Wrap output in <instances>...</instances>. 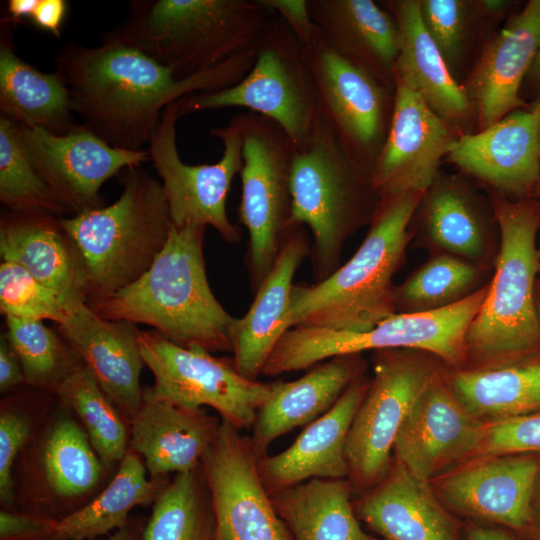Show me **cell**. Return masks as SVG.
Returning <instances> with one entry per match:
<instances>
[{
  "instance_id": "57",
  "label": "cell",
  "mask_w": 540,
  "mask_h": 540,
  "mask_svg": "<svg viewBox=\"0 0 540 540\" xmlns=\"http://www.w3.org/2000/svg\"><path fill=\"white\" fill-rule=\"evenodd\" d=\"M538 272L540 274V247L538 249Z\"/></svg>"
},
{
  "instance_id": "53",
  "label": "cell",
  "mask_w": 540,
  "mask_h": 540,
  "mask_svg": "<svg viewBox=\"0 0 540 540\" xmlns=\"http://www.w3.org/2000/svg\"><path fill=\"white\" fill-rule=\"evenodd\" d=\"M529 74L535 82L540 83V46L536 53L533 64L529 70Z\"/></svg>"
},
{
  "instance_id": "20",
  "label": "cell",
  "mask_w": 540,
  "mask_h": 540,
  "mask_svg": "<svg viewBox=\"0 0 540 540\" xmlns=\"http://www.w3.org/2000/svg\"><path fill=\"white\" fill-rule=\"evenodd\" d=\"M59 330L129 423L143 403L139 330L100 317L87 303L73 307Z\"/></svg>"
},
{
  "instance_id": "7",
  "label": "cell",
  "mask_w": 540,
  "mask_h": 540,
  "mask_svg": "<svg viewBox=\"0 0 540 540\" xmlns=\"http://www.w3.org/2000/svg\"><path fill=\"white\" fill-rule=\"evenodd\" d=\"M291 226L313 235L315 283L340 267L346 240L370 224L381 195L371 172L342 147L321 115L306 144L295 150Z\"/></svg>"
},
{
  "instance_id": "16",
  "label": "cell",
  "mask_w": 540,
  "mask_h": 540,
  "mask_svg": "<svg viewBox=\"0 0 540 540\" xmlns=\"http://www.w3.org/2000/svg\"><path fill=\"white\" fill-rule=\"evenodd\" d=\"M18 129L32 165L71 216L104 206L103 183L150 160L146 149L113 147L81 124L65 134L38 127Z\"/></svg>"
},
{
  "instance_id": "17",
  "label": "cell",
  "mask_w": 540,
  "mask_h": 540,
  "mask_svg": "<svg viewBox=\"0 0 540 540\" xmlns=\"http://www.w3.org/2000/svg\"><path fill=\"white\" fill-rule=\"evenodd\" d=\"M393 82L391 121L371 170L373 182L381 196L426 192L461 133L425 103L407 78L393 72Z\"/></svg>"
},
{
  "instance_id": "32",
  "label": "cell",
  "mask_w": 540,
  "mask_h": 540,
  "mask_svg": "<svg viewBox=\"0 0 540 540\" xmlns=\"http://www.w3.org/2000/svg\"><path fill=\"white\" fill-rule=\"evenodd\" d=\"M416 212L430 244L442 253L484 266L489 256L490 217L463 180L438 176Z\"/></svg>"
},
{
  "instance_id": "4",
  "label": "cell",
  "mask_w": 540,
  "mask_h": 540,
  "mask_svg": "<svg viewBox=\"0 0 540 540\" xmlns=\"http://www.w3.org/2000/svg\"><path fill=\"white\" fill-rule=\"evenodd\" d=\"M101 40L146 54L179 78L254 49L273 16L260 0H132Z\"/></svg>"
},
{
  "instance_id": "40",
  "label": "cell",
  "mask_w": 540,
  "mask_h": 540,
  "mask_svg": "<svg viewBox=\"0 0 540 540\" xmlns=\"http://www.w3.org/2000/svg\"><path fill=\"white\" fill-rule=\"evenodd\" d=\"M6 338L20 360L26 384L51 392L84 366L64 339L39 320L6 317Z\"/></svg>"
},
{
  "instance_id": "31",
  "label": "cell",
  "mask_w": 540,
  "mask_h": 540,
  "mask_svg": "<svg viewBox=\"0 0 540 540\" xmlns=\"http://www.w3.org/2000/svg\"><path fill=\"white\" fill-rule=\"evenodd\" d=\"M357 513L384 540H459L456 522L433 495L427 481L397 461L361 499Z\"/></svg>"
},
{
  "instance_id": "51",
  "label": "cell",
  "mask_w": 540,
  "mask_h": 540,
  "mask_svg": "<svg viewBox=\"0 0 540 540\" xmlns=\"http://www.w3.org/2000/svg\"><path fill=\"white\" fill-rule=\"evenodd\" d=\"M467 540H515L506 532L478 525H471L467 529Z\"/></svg>"
},
{
  "instance_id": "21",
  "label": "cell",
  "mask_w": 540,
  "mask_h": 540,
  "mask_svg": "<svg viewBox=\"0 0 540 540\" xmlns=\"http://www.w3.org/2000/svg\"><path fill=\"white\" fill-rule=\"evenodd\" d=\"M539 46L540 0H532L485 46L463 85L478 131L524 105L519 88Z\"/></svg>"
},
{
  "instance_id": "6",
  "label": "cell",
  "mask_w": 540,
  "mask_h": 540,
  "mask_svg": "<svg viewBox=\"0 0 540 540\" xmlns=\"http://www.w3.org/2000/svg\"><path fill=\"white\" fill-rule=\"evenodd\" d=\"M117 201L60 223L87 274V301L110 296L139 279L164 248L172 219L160 181L140 166L121 171Z\"/></svg>"
},
{
  "instance_id": "58",
  "label": "cell",
  "mask_w": 540,
  "mask_h": 540,
  "mask_svg": "<svg viewBox=\"0 0 540 540\" xmlns=\"http://www.w3.org/2000/svg\"><path fill=\"white\" fill-rule=\"evenodd\" d=\"M540 182V181H539Z\"/></svg>"
},
{
  "instance_id": "19",
  "label": "cell",
  "mask_w": 540,
  "mask_h": 540,
  "mask_svg": "<svg viewBox=\"0 0 540 540\" xmlns=\"http://www.w3.org/2000/svg\"><path fill=\"white\" fill-rule=\"evenodd\" d=\"M483 426L438 376L420 395L396 437L393 453L417 478L428 481L479 447Z\"/></svg>"
},
{
  "instance_id": "43",
  "label": "cell",
  "mask_w": 540,
  "mask_h": 540,
  "mask_svg": "<svg viewBox=\"0 0 540 540\" xmlns=\"http://www.w3.org/2000/svg\"><path fill=\"white\" fill-rule=\"evenodd\" d=\"M479 1L420 0V13L426 31L452 71L459 63Z\"/></svg>"
},
{
  "instance_id": "56",
  "label": "cell",
  "mask_w": 540,
  "mask_h": 540,
  "mask_svg": "<svg viewBox=\"0 0 540 540\" xmlns=\"http://www.w3.org/2000/svg\"><path fill=\"white\" fill-rule=\"evenodd\" d=\"M537 305H538V312H539V315H540V290H539L538 295H537Z\"/></svg>"
},
{
  "instance_id": "36",
  "label": "cell",
  "mask_w": 540,
  "mask_h": 540,
  "mask_svg": "<svg viewBox=\"0 0 540 540\" xmlns=\"http://www.w3.org/2000/svg\"><path fill=\"white\" fill-rule=\"evenodd\" d=\"M450 388L475 417L527 415L540 410V362L458 370L451 377Z\"/></svg>"
},
{
  "instance_id": "14",
  "label": "cell",
  "mask_w": 540,
  "mask_h": 540,
  "mask_svg": "<svg viewBox=\"0 0 540 540\" xmlns=\"http://www.w3.org/2000/svg\"><path fill=\"white\" fill-rule=\"evenodd\" d=\"M303 50L322 119L345 151L371 172L389 130L394 88L333 51L319 32Z\"/></svg>"
},
{
  "instance_id": "11",
  "label": "cell",
  "mask_w": 540,
  "mask_h": 540,
  "mask_svg": "<svg viewBox=\"0 0 540 540\" xmlns=\"http://www.w3.org/2000/svg\"><path fill=\"white\" fill-rule=\"evenodd\" d=\"M139 346L154 384L143 396L186 409L209 406L237 429L252 428L271 384L241 375L233 360L179 346L157 331H139Z\"/></svg>"
},
{
  "instance_id": "1",
  "label": "cell",
  "mask_w": 540,
  "mask_h": 540,
  "mask_svg": "<svg viewBox=\"0 0 540 540\" xmlns=\"http://www.w3.org/2000/svg\"><path fill=\"white\" fill-rule=\"evenodd\" d=\"M101 43L97 47L67 43L54 58L55 71L80 124L109 145L126 150L148 147L167 105L190 94L237 84L255 60L254 48L179 79L133 47Z\"/></svg>"
},
{
  "instance_id": "38",
  "label": "cell",
  "mask_w": 540,
  "mask_h": 540,
  "mask_svg": "<svg viewBox=\"0 0 540 540\" xmlns=\"http://www.w3.org/2000/svg\"><path fill=\"white\" fill-rule=\"evenodd\" d=\"M53 394L78 417L103 465L120 463L129 450V423L90 371L83 366Z\"/></svg>"
},
{
  "instance_id": "13",
  "label": "cell",
  "mask_w": 540,
  "mask_h": 540,
  "mask_svg": "<svg viewBox=\"0 0 540 540\" xmlns=\"http://www.w3.org/2000/svg\"><path fill=\"white\" fill-rule=\"evenodd\" d=\"M438 376L435 366L413 349L376 351L374 377L346 443L348 476L356 486L374 487L386 477L405 418Z\"/></svg>"
},
{
  "instance_id": "9",
  "label": "cell",
  "mask_w": 540,
  "mask_h": 540,
  "mask_svg": "<svg viewBox=\"0 0 540 540\" xmlns=\"http://www.w3.org/2000/svg\"><path fill=\"white\" fill-rule=\"evenodd\" d=\"M179 116L243 107L270 118L303 147L320 117L315 86L303 45L273 14L255 47L250 71L235 85L187 95L176 101Z\"/></svg>"
},
{
  "instance_id": "34",
  "label": "cell",
  "mask_w": 540,
  "mask_h": 540,
  "mask_svg": "<svg viewBox=\"0 0 540 540\" xmlns=\"http://www.w3.org/2000/svg\"><path fill=\"white\" fill-rule=\"evenodd\" d=\"M270 495L292 540H377L361 527L345 478H312Z\"/></svg>"
},
{
  "instance_id": "46",
  "label": "cell",
  "mask_w": 540,
  "mask_h": 540,
  "mask_svg": "<svg viewBox=\"0 0 540 540\" xmlns=\"http://www.w3.org/2000/svg\"><path fill=\"white\" fill-rule=\"evenodd\" d=\"M58 520L29 512H0V540H52Z\"/></svg>"
},
{
  "instance_id": "35",
  "label": "cell",
  "mask_w": 540,
  "mask_h": 540,
  "mask_svg": "<svg viewBox=\"0 0 540 540\" xmlns=\"http://www.w3.org/2000/svg\"><path fill=\"white\" fill-rule=\"evenodd\" d=\"M168 481L148 477L142 458L128 450L109 484L90 502L58 520L52 540H87L121 529L130 511L155 502Z\"/></svg>"
},
{
  "instance_id": "26",
  "label": "cell",
  "mask_w": 540,
  "mask_h": 540,
  "mask_svg": "<svg viewBox=\"0 0 540 540\" xmlns=\"http://www.w3.org/2000/svg\"><path fill=\"white\" fill-rule=\"evenodd\" d=\"M220 424L202 408L186 409L143 396L129 422V449L142 458L151 478L186 473L201 465Z\"/></svg>"
},
{
  "instance_id": "25",
  "label": "cell",
  "mask_w": 540,
  "mask_h": 540,
  "mask_svg": "<svg viewBox=\"0 0 540 540\" xmlns=\"http://www.w3.org/2000/svg\"><path fill=\"white\" fill-rule=\"evenodd\" d=\"M71 414L65 408L48 422L32 458L34 514L41 515L44 508L43 515L48 516V509H52L56 520L57 509L66 508L69 514L70 508L77 510L76 504L97 489L106 469Z\"/></svg>"
},
{
  "instance_id": "18",
  "label": "cell",
  "mask_w": 540,
  "mask_h": 540,
  "mask_svg": "<svg viewBox=\"0 0 540 540\" xmlns=\"http://www.w3.org/2000/svg\"><path fill=\"white\" fill-rule=\"evenodd\" d=\"M448 159L495 193L524 197L540 181V99L476 133L461 134Z\"/></svg>"
},
{
  "instance_id": "54",
  "label": "cell",
  "mask_w": 540,
  "mask_h": 540,
  "mask_svg": "<svg viewBox=\"0 0 540 540\" xmlns=\"http://www.w3.org/2000/svg\"><path fill=\"white\" fill-rule=\"evenodd\" d=\"M536 516L540 522V489L537 493V496H534L533 506H532V518Z\"/></svg>"
},
{
  "instance_id": "42",
  "label": "cell",
  "mask_w": 540,
  "mask_h": 540,
  "mask_svg": "<svg viewBox=\"0 0 540 540\" xmlns=\"http://www.w3.org/2000/svg\"><path fill=\"white\" fill-rule=\"evenodd\" d=\"M75 306L20 265L1 262L0 311L5 318L51 320L60 325Z\"/></svg>"
},
{
  "instance_id": "28",
  "label": "cell",
  "mask_w": 540,
  "mask_h": 540,
  "mask_svg": "<svg viewBox=\"0 0 540 540\" xmlns=\"http://www.w3.org/2000/svg\"><path fill=\"white\" fill-rule=\"evenodd\" d=\"M363 368L359 354L342 355L309 368L302 377L271 384L249 439L260 458L270 444L290 430L307 426L326 413L357 379Z\"/></svg>"
},
{
  "instance_id": "47",
  "label": "cell",
  "mask_w": 540,
  "mask_h": 540,
  "mask_svg": "<svg viewBox=\"0 0 540 540\" xmlns=\"http://www.w3.org/2000/svg\"><path fill=\"white\" fill-rule=\"evenodd\" d=\"M260 2L285 22L302 45L317 37L318 30L310 15L307 0H260Z\"/></svg>"
},
{
  "instance_id": "44",
  "label": "cell",
  "mask_w": 540,
  "mask_h": 540,
  "mask_svg": "<svg viewBox=\"0 0 540 540\" xmlns=\"http://www.w3.org/2000/svg\"><path fill=\"white\" fill-rule=\"evenodd\" d=\"M35 431L32 411L20 400H3L0 410V499L5 509L15 505L13 465Z\"/></svg>"
},
{
  "instance_id": "5",
  "label": "cell",
  "mask_w": 540,
  "mask_h": 540,
  "mask_svg": "<svg viewBox=\"0 0 540 540\" xmlns=\"http://www.w3.org/2000/svg\"><path fill=\"white\" fill-rule=\"evenodd\" d=\"M490 204L500 243L487 294L466 334V360L477 365L472 369L515 364L540 350L535 295L540 209L532 201H510L497 193Z\"/></svg>"
},
{
  "instance_id": "15",
  "label": "cell",
  "mask_w": 540,
  "mask_h": 540,
  "mask_svg": "<svg viewBox=\"0 0 540 540\" xmlns=\"http://www.w3.org/2000/svg\"><path fill=\"white\" fill-rule=\"evenodd\" d=\"M258 459L250 440L221 420L201 462L216 540H292L261 479Z\"/></svg>"
},
{
  "instance_id": "22",
  "label": "cell",
  "mask_w": 540,
  "mask_h": 540,
  "mask_svg": "<svg viewBox=\"0 0 540 540\" xmlns=\"http://www.w3.org/2000/svg\"><path fill=\"white\" fill-rule=\"evenodd\" d=\"M369 384L368 380L357 379L288 448L258 459L261 479L270 494L312 478L337 479L349 475L347 438Z\"/></svg>"
},
{
  "instance_id": "8",
  "label": "cell",
  "mask_w": 540,
  "mask_h": 540,
  "mask_svg": "<svg viewBox=\"0 0 540 540\" xmlns=\"http://www.w3.org/2000/svg\"><path fill=\"white\" fill-rule=\"evenodd\" d=\"M487 289L488 284L460 302L438 310L396 313L365 332L291 328L275 346L262 375L277 376L308 369L335 356L388 349L419 350L448 365L460 366L466 361L468 328Z\"/></svg>"
},
{
  "instance_id": "24",
  "label": "cell",
  "mask_w": 540,
  "mask_h": 540,
  "mask_svg": "<svg viewBox=\"0 0 540 540\" xmlns=\"http://www.w3.org/2000/svg\"><path fill=\"white\" fill-rule=\"evenodd\" d=\"M0 256L26 269L71 305L86 303L84 262L60 217L44 211L2 214Z\"/></svg>"
},
{
  "instance_id": "33",
  "label": "cell",
  "mask_w": 540,
  "mask_h": 540,
  "mask_svg": "<svg viewBox=\"0 0 540 540\" xmlns=\"http://www.w3.org/2000/svg\"><path fill=\"white\" fill-rule=\"evenodd\" d=\"M6 29L0 40V113L18 126L65 134L76 124L68 90L55 71L45 73L19 57Z\"/></svg>"
},
{
  "instance_id": "30",
  "label": "cell",
  "mask_w": 540,
  "mask_h": 540,
  "mask_svg": "<svg viewBox=\"0 0 540 540\" xmlns=\"http://www.w3.org/2000/svg\"><path fill=\"white\" fill-rule=\"evenodd\" d=\"M400 35V52L393 72L407 78L425 103L444 121L464 134L473 104L428 34L420 0L386 1Z\"/></svg>"
},
{
  "instance_id": "10",
  "label": "cell",
  "mask_w": 540,
  "mask_h": 540,
  "mask_svg": "<svg viewBox=\"0 0 540 540\" xmlns=\"http://www.w3.org/2000/svg\"><path fill=\"white\" fill-rule=\"evenodd\" d=\"M239 221L249 233L247 266L255 290L271 271L291 226L295 146L280 125L243 113Z\"/></svg>"
},
{
  "instance_id": "12",
  "label": "cell",
  "mask_w": 540,
  "mask_h": 540,
  "mask_svg": "<svg viewBox=\"0 0 540 540\" xmlns=\"http://www.w3.org/2000/svg\"><path fill=\"white\" fill-rule=\"evenodd\" d=\"M177 102L166 106L155 135L147 147L150 160L162 180L172 223L175 226H211L227 242L240 240V229L230 222L226 200L234 176L242 168L244 115L233 116L211 136L223 143L221 159L213 164L184 163L176 146Z\"/></svg>"
},
{
  "instance_id": "3",
  "label": "cell",
  "mask_w": 540,
  "mask_h": 540,
  "mask_svg": "<svg viewBox=\"0 0 540 540\" xmlns=\"http://www.w3.org/2000/svg\"><path fill=\"white\" fill-rule=\"evenodd\" d=\"M425 192L381 196L354 255L314 285L294 284L288 328L365 332L396 314L393 277L412 237L410 223Z\"/></svg>"
},
{
  "instance_id": "49",
  "label": "cell",
  "mask_w": 540,
  "mask_h": 540,
  "mask_svg": "<svg viewBox=\"0 0 540 540\" xmlns=\"http://www.w3.org/2000/svg\"><path fill=\"white\" fill-rule=\"evenodd\" d=\"M26 383L17 355L5 335L0 338V392L4 393Z\"/></svg>"
},
{
  "instance_id": "29",
  "label": "cell",
  "mask_w": 540,
  "mask_h": 540,
  "mask_svg": "<svg viewBox=\"0 0 540 540\" xmlns=\"http://www.w3.org/2000/svg\"><path fill=\"white\" fill-rule=\"evenodd\" d=\"M320 37L333 51L394 88L400 52L395 19L371 0H307Z\"/></svg>"
},
{
  "instance_id": "41",
  "label": "cell",
  "mask_w": 540,
  "mask_h": 540,
  "mask_svg": "<svg viewBox=\"0 0 540 540\" xmlns=\"http://www.w3.org/2000/svg\"><path fill=\"white\" fill-rule=\"evenodd\" d=\"M0 200L10 211L70 213L28 158L18 126L0 117ZM71 214V213H70Z\"/></svg>"
},
{
  "instance_id": "37",
  "label": "cell",
  "mask_w": 540,
  "mask_h": 540,
  "mask_svg": "<svg viewBox=\"0 0 540 540\" xmlns=\"http://www.w3.org/2000/svg\"><path fill=\"white\" fill-rule=\"evenodd\" d=\"M142 540H216L215 518L201 465L176 474L156 501Z\"/></svg>"
},
{
  "instance_id": "23",
  "label": "cell",
  "mask_w": 540,
  "mask_h": 540,
  "mask_svg": "<svg viewBox=\"0 0 540 540\" xmlns=\"http://www.w3.org/2000/svg\"><path fill=\"white\" fill-rule=\"evenodd\" d=\"M539 472L534 457L504 454L449 475L440 492L465 515L522 529L532 520Z\"/></svg>"
},
{
  "instance_id": "50",
  "label": "cell",
  "mask_w": 540,
  "mask_h": 540,
  "mask_svg": "<svg viewBox=\"0 0 540 540\" xmlns=\"http://www.w3.org/2000/svg\"><path fill=\"white\" fill-rule=\"evenodd\" d=\"M39 0H9L7 2V11L9 17L6 19L9 23H20L23 18L32 16Z\"/></svg>"
},
{
  "instance_id": "2",
  "label": "cell",
  "mask_w": 540,
  "mask_h": 540,
  "mask_svg": "<svg viewBox=\"0 0 540 540\" xmlns=\"http://www.w3.org/2000/svg\"><path fill=\"white\" fill-rule=\"evenodd\" d=\"M206 227L172 225L150 268L134 283L87 305L102 318L147 324L185 348L232 352L237 318L214 296L206 274Z\"/></svg>"
},
{
  "instance_id": "39",
  "label": "cell",
  "mask_w": 540,
  "mask_h": 540,
  "mask_svg": "<svg viewBox=\"0 0 540 540\" xmlns=\"http://www.w3.org/2000/svg\"><path fill=\"white\" fill-rule=\"evenodd\" d=\"M482 267L440 253L428 259L395 287L396 313H421L453 305L482 288Z\"/></svg>"
},
{
  "instance_id": "45",
  "label": "cell",
  "mask_w": 540,
  "mask_h": 540,
  "mask_svg": "<svg viewBox=\"0 0 540 540\" xmlns=\"http://www.w3.org/2000/svg\"><path fill=\"white\" fill-rule=\"evenodd\" d=\"M479 447L495 455L540 452V413L498 419L485 426Z\"/></svg>"
},
{
  "instance_id": "55",
  "label": "cell",
  "mask_w": 540,
  "mask_h": 540,
  "mask_svg": "<svg viewBox=\"0 0 540 540\" xmlns=\"http://www.w3.org/2000/svg\"><path fill=\"white\" fill-rule=\"evenodd\" d=\"M533 194L537 195L538 197H540V182L537 184Z\"/></svg>"
},
{
  "instance_id": "52",
  "label": "cell",
  "mask_w": 540,
  "mask_h": 540,
  "mask_svg": "<svg viewBox=\"0 0 540 540\" xmlns=\"http://www.w3.org/2000/svg\"><path fill=\"white\" fill-rule=\"evenodd\" d=\"M142 533L143 530H141V527L132 522H128L107 540H142Z\"/></svg>"
},
{
  "instance_id": "48",
  "label": "cell",
  "mask_w": 540,
  "mask_h": 540,
  "mask_svg": "<svg viewBox=\"0 0 540 540\" xmlns=\"http://www.w3.org/2000/svg\"><path fill=\"white\" fill-rule=\"evenodd\" d=\"M65 0H39L31 20L35 26L61 37L62 23L67 11Z\"/></svg>"
},
{
  "instance_id": "27",
  "label": "cell",
  "mask_w": 540,
  "mask_h": 540,
  "mask_svg": "<svg viewBox=\"0 0 540 540\" xmlns=\"http://www.w3.org/2000/svg\"><path fill=\"white\" fill-rule=\"evenodd\" d=\"M305 226L294 227L249 310L237 318L232 338L233 363L246 378L256 380L275 346L289 330L287 315L293 277L309 253Z\"/></svg>"
}]
</instances>
